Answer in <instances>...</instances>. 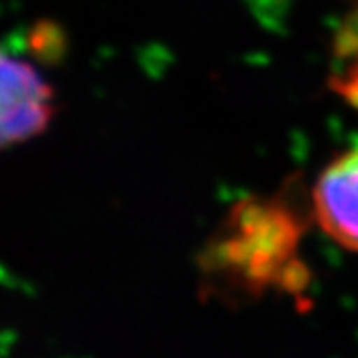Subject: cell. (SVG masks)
Returning a JSON list of instances; mask_svg holds the SVG:
<instances>
[{
  "label": "cell",
  "mask_w": 358,
  "mask_h": 358,
  "mask_svg": "<svg viewBox=\"0 0 358 358\" xmlns=\"http://www.w3.org/2000/svg\"><path fill=\"white\" fill-rule=\"evenodd\" d=\"M307 229L303 209L293 193L247 197L231 207L199 257L203 273L227 291L261 296L277 289L282 268L293 261Z\"/></svg>",
  "instance_id": "obj_1"
},
{
  "label": "cell",
  "mask_w": 358,
  "mask_h": 358,
  "mask_svg": "<svg viewBox=\"0 0 358 358\" xmlns=\"http://www.w3.org/2000/svg\"><path fill=\"white\" fill-rule=\"evenodd\" d=\"M2 120L4 148L44 134L54 117V90L38 70L22 58L2 56Z\"/></svg>",
  "instance_id": "obj_2"
},
{
  "label": "cell",
  "mask_w": 358,
  "mask_h": 358,
  "mask_svg": "<svg viewBox=\"0 0 358 358\" xmlns=\"http://www.w3.org/2000/svg\"><path fill=\"white\" fill-rule=\"evenodd\" d=\"M310 201L320 229L358 253V148L336 155L320 171Z\"/></svg>",
  "instance_id": "obj_3"
},
{
  "label": "cell",
  "mask_w": 358,
  "mask_h": 358,
  "mask_svg": "<svg viewBox=\"0 0 358 358\" xmlns=\"http://www.w3.org/2000/svg\"><path fill=\"white\" fill-rule=\"evenodd\" d=\"M28 50L38 64H62L68 52V36L64 28L50 18H42L34 22L28 32Z\"/></svg>",
  "instance_id": "obj_4"
},
{
  "label": "cell",
  "mask_w": 358,
  "mask_h": 358,
  "mask_svg": "<svg viewBox=\"0 0 358 358\" xmlns=\"http://www.w3.org/2000/svg\"><path fill=\"white\" fill-rule=\"evenodd\" d=\"M333 52L338 60H358V0L334 32Z\"/></svg>",
  "instance_id": "obj_5"
},
{
  "label": "cell",
  "mask_w": 358,
  "mask_h": 358,
  "mask_svg": "<svg viewBox=\"0 0 358 358\" xmlns=\"http://www.w3.org/2000/svg\"><path fill=\"white\" fill-rule=\"evenodd\" d=\"M329 86L338 98L358 112V60H350L343 72L329 78Z\"/></svg>",
  "instance_id": "obj_6"
},
{
  "label": "cell",
  "mask_w": 358,
  "mask_h": 358,
  "mask_svg": "<svg viewBox=\"0 0 358 358\" xmlns=\"http://www.w3.org/2000/svg\"><path fill=\"white\" fill-rule=\"evenodd\" d=\"M310 277H313V273H310L307 263L303 259L294 257L293 261H289V265L282 268L281 277L277 281V289L281 293L301 294L308 287Z\"/></svg>",
  "instance_id": "obj_7"
}]
</instances>
